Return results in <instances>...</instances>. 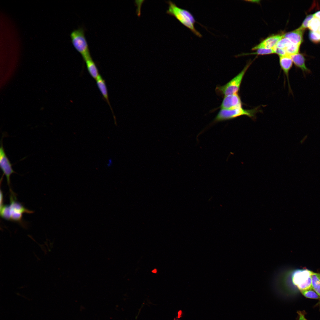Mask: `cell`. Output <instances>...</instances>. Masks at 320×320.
<instances>
[{"instance_id":"1","label":"cell","mask_w":320,"mask_h":320,"mask_svg":"<svg viewBox=\"0 0 320 320\" xmlns=\"http://www.w3.org/2000/svg\"><path fill=\"white\" fill-rule=\"evenodd\" d=\"M313 271L307 269L287 270L281 273L277 280L278 287L282 292L294 295L298 292L312 288Z\"/></svg>"},{"instance_id":"2","label":"cell","mask_w":320,"mask_h":320,"mask_svg":"<svg viewBox=\"0 0 320 320\" xmlns=\"http://www.w3.org/2000/svg\"><path fill=\"white\" fill-rule=\"evenodd\" d=\"M16 196H10L9 204L4 205L0 207V216L4 219L16 222L24 226L26 225L23 220V215L34 212L25 208L16 201Z\"/></svg>"},{"instance_id":"3","label":"cell","mask_w":320,"mask_h":320,"mask_svg":"<svg viewBox=\"0 0 320 320\" xmlns=\"http://www.w3.org/2000/svg\"><path fill=\"white\" fill-rule=\"evenodd\" d=\"M166 2L169 5L168 9L167 11V14L175 17L195 35L200 38L202 37L201 34L195 27L196 21L190 12L178 7L171 1H169Z\"/></svg>"},{"instance_id":"4","label":"cell","mask_w":320,"mask_h":320,"mask_svg":"<svg viewBox=\"0 0 320 320\" xmlns=\"http://www.w3.org/2000/svg\"><path fill=\"white\" fill-rule=\"evenodd\" d=\"M252 61H249L242 71L227 84L217 86L215 91L217 95L222 97L238 93L243 78Z\"/></svg>"},{"instance_id":"5","label":"cell","mask_w":320,"mask_h":320,"mask_svg":"<svg viewBox=\"0 0 320 320\" xmlns=\"http://www.w3.org/2000/svg\"><path fill=\"white\" fill-rule=\"evenodd\" d=\"M70 36L73 45L81 54L84 60L91 57L83 28L80 27L74 30L71 32Z\"/></svg>"},{"instance_id":"6","label":"cell","mask_w":320,"mask_h":320,"mask_svg":"<svg viewBox=\"0 0 320 320\" xmlns=\"http://www.w3.org/2000/svg\"><path fill=\"white\" fill-rule=\"evenodd\" d=\"M258 111V109L256 108L249 110L242 108L232 109H221L212 123L231 120L242 115L254 119Z\"/></svg>"},{"instance_id":"7","label":"cell","mask_w":320,"mask_h":320,"mask_svg":"<svg viewBox=\"0 0 320 320\" xmlns=\"http://www.w3.org/2000/svg\"><path fill=\"white\" fill-rule=\"evenodd\" d=\"M3 135L1 139L0 148V166L3 172L2 177L6 176L7 184L9 187L10 194H15L11 187L10 176L13 173H16L13 169L12 165L7 157L3 144Z\"/></svg>"},{"instance_id":"8","label":"cell","mask_w":320,"mask_h":320,"mask_svg":"<svg viewBox=\"0 0 320 320\" xmlns=\"http://www.w3.org/2000/svg\"><path fill=\"white\" fill-rule=\"evenodd\" d=\"M242 102L238 93L224 97L219 108L221 109H232L242 108Z\"/></svg>"},{"instance_id":"9","label":"cell","mask_w":320,"mask_h":320,"mask_svg":"<svg viewBox=\"0 0 320 320\" xmlns=\"http://www.w3.org/2000/svg\"><path fill=\"white\" fill-rule=\"evenodd\" d=\"M283 37L282 34H276L270 36L262 41L259 44L253 47L252 50H257L260 48H273L278 42Z\"/></svg>"},{"instance_id":"10","label":"cell","mask_w":320,"mask_h":320,"mask_svg":"<svg viewBox=\"0 0 320 320\" xmlns=\"http://www.w3.org/2000/svg\"><path fill=\"white\" fill-rule=\"evenodd\" d=\"M304 30L298 28L292 31L283 34V37L288 39L292 43L300 45L303 40V34Z\"/></svg>"},{"instance_id":"11","label":"cell","mask_w":320,"mask_h":320,"mask_svg":"<svg viewBox=\"0 0 320 320\" xmlns=\"http://www.w3.org/2000/svg\"><path fill=\"white\" fill-rule=\"evenodd\" d=\"M97 87L100 91L103 97L106 100V102L109 105L110 108L112 111V113L113 116L115 120V124H116L115 116L114 114L112 109L110 105L108 99V93L107 88L106 86L105 80L103 79L100 75H99L97 78L96 79Z\"/></svg>"},{"instance_id":"12","label":"cell","mask_w":320,"mask_h":320,"mask_svg":"<svg viewBox=\"0 0 320 320\" xmlns=\"http://www.w3.org/2000/svg\"><path fill=\"white\" fill-rule=\"evenodd\" d=\"M290 56L295 65L300 68L304 74L311 73L310 70L305 65V59L302 54L298 53Z\"/></svg>"},{"instance_id":"13","label":"cell","mask_w":320,"mask_h":320,"mask_svg":"<svg viewBox=\"0 0 320 320\" xmlns=\"http://www.w3.org/2000/svg\"><path fill=\"white\" fill-rule=\"evenodd\" d=\"M279 63L281 69L287 77L289 84V73L292 66L293 63L291 57L287 55L280 56Z\"/></svg>"},{"instance_id":"14","label":"cell","mask_w":320,"mask_h":320,"mask_svg":"<svg viewBox=\"0 0 320 320\" xmlns=\"http://www.w3.org/2000/svg\"><path fill=\"white\" fill-rule=\"evenodd\" d=\"M312 287L319 296L320 299L316 306L320 307V274L313 272L311 275Z\"/></svg>"},{"instance_id":"15","label":"cell","mask_w":320,"mask_h":320,"mask_svg":"<svg viewBox=\"0 0 320 320\" xmlns=\"http://www.w3.org/2000/svg\"><path fill=\"white\" fill-rule=\"evenodd\" d=\"M85 61L89 72L92 77L96 80L99 74L95 62L92 57L86 60Z\"/></svg>"},{"instance_id":"16","label":"cell","mask_w":320,"mask_h":320,"mask_svg":"<svg viewBox=\"0 0 320 320\" xmlns=\"http://www.w3.org/2000/svg\"><path fill=\"white\" fill-rule=\"evenodd\" d=\"M300 292L306 298L319 300V296L312 288L302 291Z\"/></svg>"},{"instance_id":"17","label":"cell","mask_w":320,"mask_h":320,"mask_svg":"<svg viewBox=\"0 0 320 320\" xmlns=\"http://www.w3.org/2000/svg\"><path fill=\"white\" fill-rule=\"evenodd\" d=\"M300 45L291 43L285 49L287 55L290 56L298 53Z\"/></svg>"},{"instance_id":"18","label":"cell","mask_w":320,"mask_h":320,"mask_svg":"<svg viewBox=\"0 0 320 320\" xmlns=\"http://www.w3.org/2000/svg\"><path fill=\"white\" fill-rule=\"evenodd\" d=\"M256 50L257 51L255 52L251 53H244L242 54L241 55L251 54L266 55L275 53V50L273 48L270 49L260 48Z\"/></svg>"},{"instance_id":"19","label":"cell","mask_w":320,"mask_h":320,"mask_svg":"<svg viewBox=\"0 0 320 320\" xmlns=\"http://www.w3.org/2000/svg\"><path fill=\"white\" fill-rule=\"evenodd\" d=\"M320 26V20L313 17L309 22L308 28L311 31H317Z\"/></svg>"},{"instance_id":"20","label":"cell","mask_w":320,"mask_h":320,"mask_svg":"<svg viewBox=\"0 0 320 320\" xmlns=\"http://www.w3.org/2000/svg\"><path fill=\"white\" fill-rule=\"evenodd\" d=\"M291 43L288 39L283 37L278 42L275 47L279 48L285 49Z\"/></svg>"},{"instance_id":"21","label":"cell","mask_w":320,"mask_h":320,"mask_svg":"<svg viewBox=\"0 0 320 320\" xmlns=\"http://www.w3.org/2000/svg\"><path fill=\"white\" fill-rule=\"evenodd\" d=\"M310 40L313 42L317 43L320 42V33L317 31H311L309 34Z\"/></svg>"},{"instance_id":"22","label":"cell","mask_w":320,"mask_h":320,"mask_svg":"<svg viewBox=\"0 0 320 320\" xmlns=\"http://www.w3.org/2000/svg\"><path fill=\"white\" fill-rule=\"evenodd\" d=\"M314 17L313 14L308 15L305 18L301 25L298 28L301 30H305L308 27L309 21Z\"/></svg>"},{"instance_id":"23","label":"cell","mask_w":320,"mask_h":320,"mask_svg":"<svg viewBox=\"0 0 320 320\" xmlns=\"http://www.w3.org/2000/svg\"><path fill=\"white\" fill-rule=\"evenodd\" d=\"M275 53L277 54L279 56H282L287 55V53L285 49L279 48L275 47H273Z\"/></svg>"},{"instance_id":"24","label":"cell","mask_w":320,"mask_h":320,"mask_svg":"<svg viewBox=\"0 0 320 320\" xmlns=\"http://www.w3.org/2000/svg\"><path fill=\"white\" fill-rule=\"evenodd\" d=\"M299 320H308L305 317V314L304 311H298L297 312Z\"/></svg>"},{"instance_id":"25","label":"cell","mask_w":320,"mask_h":320,"mask_svg":"<svg viewBox=\"0 0 320 320\" xmlns=\"http://www.w3.org/2000/svg\"><path fill=\"white\" fill-rule=\"evenodd\" d=\"M3 195L1 190L0 191V207L4 205L3 204Z\"/></svg>"},{"instance_id":"26","label":"cell","mask_w":320,"mask_h":320,"mask_svg":"<svg viewBox=\"0 0 320 320\" xmlns=\"http://www.w3.org/2000/svg\"><path fill=\"white\" fill-rule=\"evenodd\" d=\"M314 17L320 20V11H318L313 14Z\"/></svg>"},{"instance_id":"27","label":"cell","mask_w":320,"mask_h":320,"mask_svg":"<svg viewBox=\"0 0 320 320\" xmlns=\"http://www.w3.org/2000/svg\"><path fill=\"white\" fill-rule=\"evenodd\" d=\"M307 135H305L301 140L300 143H303V142L305 141L306 139L307 138Z\"/></svg>"},{"instance_id":"28","label":"cell","mask_w":320,"mask_h":320,"mask_svg":"<svg viewBox=\"0 0 320 320\" xmlns=\"http://www.w3.org/2000/svg\"><path fill=\"white\" fill-rule=\"evenodd\" d=\"M152 272H153V273H156L157 272V270L156 269H154L152 271Z\"/></svg>"},{"instance_id":"29","label":"cell","mask_w":320,"mask_h":320,"mask_svg":"<svg viewBox=\"0 0 320 320\" xmlns=\"http://www.w3.org/2000/svg\"><path fill=\"white\" fill-rule=\"evenodd\" d=\"M318 32H319L320 33V27H319V29H318Z\"/></svg>"}]
</instances>
